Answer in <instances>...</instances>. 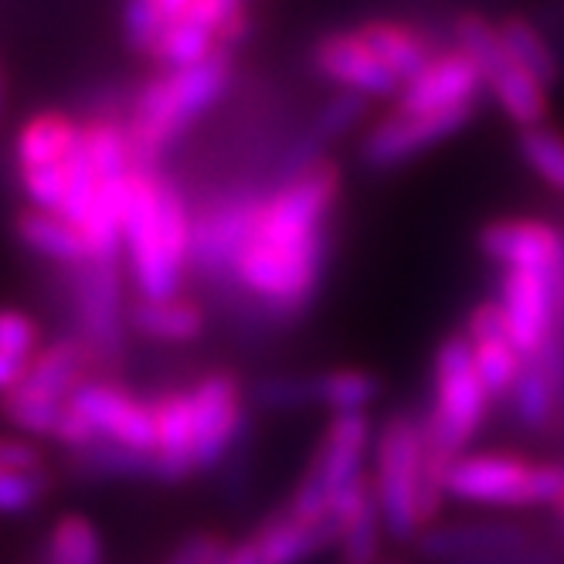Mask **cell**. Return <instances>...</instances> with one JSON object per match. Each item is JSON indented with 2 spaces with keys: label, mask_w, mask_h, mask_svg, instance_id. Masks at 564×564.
<instances>
[{
  "label": "cell",
  "mask_w": 564,
  "mask_h": 564,
  "mask_svg": "<svg viewBox=\"0 0 564 564\" xmlns=\"http://www.w3.org/2000/svg\"><path fill=\"white\" fill-rule=\"evenodd\" d=\"M235 83V55L215 52L200 65L156 72L140 86L130 102L127 130L133 140V153L140 167H156L197 119H205Z\"/></svg>",
  "instance_id": "obj_4"
},
{
  "label": "cell",
  "mask_w": 564,
  "mask_h": 564,
  "mask_svg": "<svg viewBox=\"0 0 564 564\" xmlns=\"http://www.w3.org/2000/svg\"><path fill=\"white\" fill-rule=\"evenodd\" d=\"M68 409L96 432V438L119 442V446L143 453V456L156 453L153 401L137 398L133 391L119 388L116 381L89 378L68 398Z\"/></svg>",
  "instance_id": "obj_11"
},
{
  "label": "cell",
  "mask_w": 564,
  "mask_h": 564,
  "mask_svg": "<svg viewBox=\"0 0 564 564\" xmlns=\"http://www.w3.org/2000/svg\"><path fill=\"white\" fill-rule=\"evenodd\" d=\"M194 212L177 181L156 167H133L123 221L127 269L140 300H174L191 269Z\"/></svg>",
  "instance_id": "obj_2"
},
{
  "label": "cell",
  "mask_w": 564,
  "mask_h": 564,
  "mask_svg": "<svg viewBox=\"0 0 564 564\" xmlns=\"http://www.w3.org/2000/svg\"><path fill=\"white\" fill-rule=\"evenodd\" d=\"M45 564H102V541L93 520L83 513H65L48 534Z\"/></svg>",
  "instance_id": "obj_33"
},
{
  "label": "cell",
  "mask_w": 564,
  "mask_h": 564,
  "mask_svg": "<svg viewBox=\"0 0 564 564\" xmlns=\"http://www.w3.org/2000/svg\"><path fill=\"white\" fill-rule=\"evenodd\" d=\"M31 360L34 357H21V354H11V350H0V398H4L8 391H14L28 378Z\"/></svg>",
  "instance_id": "obj_41"
},
{
  "label": "cell",
  "mask_w": 564,
  "mask_h": 564,
  "mask_svg": "<svg viewBox=\"0 0 564 564\" xmlns=\"http://www.w3.org/2000/svg\"><path fill=\"white\" fill-rule=\"evenodd\" d=\"M0 93H4V89H0Z\"/></svg>",
  "instance_id": "obj_46"
},
{
  "label": "cell",
  "mask_w": 564,
  "mask_h": 564,
  "mask_svg": "<svg viewBox=\"0 0 564 564\" xmlns=\"http://www.w3.org/2000/svg\"><path fill=\"white\" fill-rule=\"evenodd\" d=\"M517 153L544 187L564 194V133L554 127H531L517 130Z\"/></svg>",
  "instance_id": "obj_31"
},
{
  "label": "cell",
  "mask_w": 564,
  "mask_h": 564,
  "mask_svg": "<svg viewBox=\"0 0 564 564\" xmlns=\"http://www.w3.org/2000/svg\"><path fill=\"white\" fill-rule=\"evenodd\" d=\"M557 531H561V538H564V517H557Z\"/></svg>",
  "instance_id": "obj_44"
},
{
  "label": "cell",
  "mask_w": 564,
  "mask_h": 564,
  "mask_svg": "<svg viewBox=\"0 0 564 564\" xmlns=\"http://www.w3.org/2000/svg\"><path fill=\"white\" fill-rule=\"evenodd\" d=\"M564 381L554 378L538 360H528L510 391V415L523 432H544L557 419V401H561Z\"/></svg>",
  "instance_id": "obj_24"
},
{
  "label": "cell",
  "mask_w": 564,
  "mask_h": 564,
  "mask_svg": "<svg viewBox=\"0 0 564 564\" xmlns=\"http://www.w3.org/2000/svg\"><path fill=\"white\" fill-rule=\"evenodd\" d=\"M340 191V164L327 153L282 174V181L265 191L252 238L228 279V286L259 313L262 324L286 327L313 306L334 249Z\"/></svg>",
  "instance_id": "obj_1"
},
{
  "label": "cell",
  "mask_w": 564,
  "mask_h": 564,
  "mask_svg": "<svg viewBox=\"0 0 564 564\" xmlns=\"http://www.w3.org/2000/svg\"><path fill=\"white\" fill-rule=\"evenodd\" d=\"M473 357H476V371L487 384L494 401H507L528 357H523L510 337H490V340H473Z\"/></svg>",
  "instance_id": "obj_32"
},
{
  "label": "cell",
  "mask_w": 564,
  "mask_h": 564,
  "mask_svg": "<svg viewBox=\"0 0 564 564\" xmlns=\"http://www.w3.org/2000/svg\"><path fill=\"white\" fill-rule=\"evenodd\" d=\"M538 463L517 453L479 449L463 453L446 466V500L466 507H490V510H517L538 507L534 500Z\"/></svg>",
  "instance_id": "obj_9"
},
{
  "label": "cell",
  "mask_w": 564,
  "mask_h": 564,
  "mask_svg": "<svg viewBox=\"0 0 564 564\" xmlns=\"http://www.w3.org/2000/svg\"><path fill=\"white\" fill-rule=\"evenodd\" d=\"M497 401L482 384L466 330H453L432 354V401L425 409V446L438 466H449L469 449V442L487 425Z\"/></svg>",
  "instance_id": "obj_5"
},
{
  "label": "cell",
  "mask_w": 564,
  "mask_h": 564,
  "mask_svg": "<svg viewBox=\"0 0 564 564\" xmlns=\"http://www.w3.org/2000/svg\"><path fill=\"white\" fill-rule=\"evenodd\" d=\"M265 564H306L324 551L337 547V523H306L290 507L272 510L252 531Z\"/></svg>",
  "instance_id": "obj_19"
},
{
  "label": "cell",
  "mask_w": 564,
  "mask_h": 564,
  "mask_svg": "<svg viewBox=\"0 0 564 564\" xmlns=\"http://www.w3.org/2000/svg\"><path fill=\"white\" fill-rule=\"evenodd\" d=\"M497 28H500V37H503V45L513 62L534 72L551 89L561 83V58L551 45V37L528 14H507L503 21H497Z\"/></svg>",
  "instance_id": "obj_27"
},
{
  "label": "cell",
  "mask_w": 564,
  "mask_h": 564,
  "mask_svg": "<svg viewBox=\"0 0 564 564\" xmlns=\"http://www.w3.org/2000/svg\"><path fill=\"white\" fill-rule=\"evenodd\" d=\"M83 143L93 160V167L102 181L112 177H130L137 167L133 140L123 119L116 116H93L83 123Z\"/></svg>",
  "instance_id": "obj_28"
},
{
  "label": "cell",
  "mask_w": 564,
  "mask_h": 564,
  "mask_svg": "<svg viewBox=\"0 0 564 564\" xmlns=\"http://www.w3.org/2000/svg\"><path fill=\"white\" fill-rule=\"evenodd\" d=\"M52 490V473H21V469H0V513L14 517L37 507Z\"/></svg>",
  "instance_id": "obj_36"
},
{
  "label": "cell",
  "mask_w": 564,
  "mask_h": 564,
  "mask_svg": "<svg viewBox=\"0 0 564 564\" xmlns=\"http://www.w3.org/2000/svg\"><path fill=\"white\" fill-rule=\"evenodd\" d=\"M156 419V453L153 466L160 482H184L197 473L194 463V401L191 391L171 388L150 398Z\"/></svg>",
  "instance_id": "obj_17"
},
{
  "label": "cell",
  "mask_w": 564,
  "mask_h": 564,
  "mask_svg": "<svg viewBox=\"0 0 564 564\" xmlns=\"http://www.w3.org/2000/svg\"><path fill=\"white\" fill-rule=\"evenodd\" d=\"M551 340L564 344V265L557 269V327H554Z\"/></svg>",
  "instance_id": "obj_43"
},
{
  "label": "cell",
  "mask_w": 564,
  "mask_h": 564,
  "mask_svg": "<svg viewBox=\"0 0 564 564\" xmlns=\"http://www.w3.org/2000/svg\"><path fill=\"white\" fill-rule=\"evenodd\" d=\"M487 93L517 130L544 127L551 119V86H544L534 72H528L513 58H507L487 75Z\"/></svg>",
  "instance_id": "obj_20"
},
{
  "label": "cell",
  "mask_w": 564,
  "mask_h": 564,
  "mask_svg": "<svg viewBox=\"0 0 564 564\" xmlns=\"http://www.w3.org/2000/svg\"><path fill=\"white\" fill-rule=\"evenodd\" d=\"M0 469H21V473H45L48 459L45 449L34 446L31 438L0 435Z\"/></svg>",
  "instance_id": "obj_39"
},
{
  "label": "cell",
  "mask_w": 564,
  "mask_h": 564,
  "mask_svg": "<svg viewBox=\"0 0 564 564\" xmlns=\"http://www.w3.org/2000/svg\"><path fill=\"white\" fill-rule=\"evenodd\" d=\"M218 564H265V557H262L259 544H256V541H252V534H249L246 541L228 544V551L221 554V561H218Z\"/></svg>",
  "instance_id": "obj_42"
},
{
  "label": "cell",
  "mask_w": 564,
  "mask_h": 564,
  "mask_svg": "<svg viewBox=\"0 0 564 564\" xmlns=\"http://www.w3.org/2000/svg\"><path fill=\"white\" fill-rule=\"evenodd\" d=\"M42 347H45L42 344V324H37L31 313L0 306V350L34 357Z\"/></svg>",
  "instance_id": "obj_38"
},
{
  "label": "cell",
  "mask_w": 564,
  "mask_h": 564,
  "mask_svg": "<svg viewBox=\"0 0 564 564\" xmlns=\"http://www.w3.org/2000/svg\"><path fill=\"white\" fill-rule=\"evenodd\" d=\"M482 93H487V75H482V68L466 52L446 45L419 75H412L409 83L401 86L394 109H405V112L466 109V106H479Z\"/></svg>",
  "instance_id": "obj_15"
},
{
  "label": "cell",
  "mask_w": 564,
  "mask_h": 564,
  "mask_svg": "<svg viewBox=\"0 0 564 564\" xmlns=\"http://www.w3.org/2000/svg\"><path fill=\"white\" fill-rule=\"evenodd\" d=\"M497 303L507 319V334L523 357H534L557 327V272L500 269Z\"/></svg>",
  "instance_id": "obj_12"
},
{
  "label": "cell",
  "mask_w": 564,
  "mask_h": 564,
  "mask_svg": "<svg viewBox=\"0 0 564 564\" xmlns=\"http://www.w3.org/2000/svg\"><path fill=\"white\" fill-rule=\"evenodd\" d=\"M72 275V313L83 337L102 365H116L123 357V334L130 327L123 262L89 259L68 269Z\"/></svg>",
  "instance_id": "obj_7"
},
{
  "label": "cell",
  "mask_w": 564,
  "mask_h": 564,
  "mask_svg": "<svg viewBox=\"0 0 564 564\" xmlns=\"http://www.w3.org/2000/svg\"><path fill=\"white\" fill-rule=\"evenodd\" d=\"M83 143V123H75L65 112H37L18 130L14 140V160L18 167H45V164H65V160Z\"/></svg>",
  "instance_id": "obj_23"
},
{
  "label": "cell",
  "mask_w": 564,
  "mask_h": 564,
  "mask_svg": "<svg viewBox=\"0 0 564 564\" xmlns=\"http://www.w3.org/2000/svg\"><path fill=\"white\" fill-rule=\"evenodd\" d=\"M476 249L497 269L557 272L564 265V228L547 218L507 215L476 231Z\"/></svg>",
  "instance_id": "obj_13"
},
{
  "label": "cell",
  "mask_w": 564,
  "mask_h": 564,
  "mask_svg": "<svg viewBox=\"0 0 564 564\" xmlns=\"http://www.w3.org/2000/svg\"><path fill=\"white\" fill-rule=\"evenodd\" d=\"M68 456L75 459L78 469H86L93 476H119V479H153L156 476L153 456L133 453L109 438H96L86 449L68 453Z\"/></svg>",
  "instance_id": "obj_34"
},
{
  "label": "cell",
  "mask_w": 564,
  "mask_h": 564,
  "mask_svg": "<svg viewBox=\"0 0 564 564\" xmlns=\"http://www.w3.org/2000/svg\"><path fill=\"white\" fill-rule=\"evenodd\" d=\"M313 72L330 83L334 89L360 93L375 99H398L401 96V78L368 48V42L354 28L350 31H330L324 37H316V45L310 52Z\"/></svg>",
  "instance_id": "obj_14"
},
{
  "label": "cell",
  "mask_w": 564,
  "mask_h": 564,
  "mask_svg": "<svg viewBox=\"0 0 564 564\" xmlns=\"http://www.w3.org/2000/svg\"><path fill=\"white\" fill-rule=\"evenodd\" d=\"M208 313L197 300H137L130 306V330L156 344H191L205 334Z\"/></svg>",
  "instance_id": "obj_22"
},
{
  "label": "cell",
  "mask_w": 564,
  "mask_h": 564,
  "mask_svg": "<svg viewBox=\"0 0 564 564\" xmlns=\"http://www.w3.org/2000/svg\"><path fill=\"white\" fill-rule=\"evenodd\" d=\"M269 187H249L238 184L225 191L221 197L208 200L205 208L194 215V235H191V269L215 282V286H228L235 259L252 238L262 197Z\"/></svg>",
  "instance_id": "obj_6"
},
{
  "label": "cell",
  "mask_w": 564,
  "mask_h": 564,
  "mask_svg": "<svg viewBox=\"0 0 564 564\" xmlns=\"http://www.w3.org/2000/svg\"><path fill=\"white\" fill-rule=\"evenodd\" d=\"M476 119V106L446 109V112H405L391 109L388 116L365 127L357 140V160L368 171H394L401 164H412L415 156L435 150L459 137Z\"/></svg>",
  "instance_id": "obj_8"
},
{
  "label": "cell",
  "mask_w": 564,
  "mask_h": 564,
  "mask_svg": "<svg viewBox=\"0 0 564 564\" xmlns=\"http://www.w3.org/2000/svg\"><path fill=\"white\" fill-rule=\"evenodd\" d=\"M354 31L365 37L368 48L401 78V83H409L412 75H419L442 48H446L429 28L398 21V18H371V21H360Z\"/></svg>",
  "instance_id": "obj_18"
},
{
  "label": "cell",
  "mask_w": 564,
  "mask_h": 564,
  "mask_svg": "<svg viewBox=\"0 0 564 564\" xmlns=\"http://www.w3.org/2000/svg\"><path fill=\"white\" fill-rule=\"evenodd\" d=\"M313 381H316V405L327 409L330 415H368L381 398L378 375L360 368H330L313 375Z\"/></svg>",
  "instance_id": "obj_26"
},
{
  "label": "cell",
  "mask_w": 564,
  "mask_h": 564,
  "mask_svg": "<svg viewBox=\"0 0 564 564\" xmlns=\"http://www.w3.org/2000/svg\"><path fill=\"white\" fill-rule=\"evenodd\" d=\"M215 52H225L218 45V31L200 24L187 14H181L177 21H171L160 37L150 48V62L160 68V72H177V68H191V65H200L205 58H212Z\"/></svg>",
  "instance_id": "obj_25"
},
{
  "label": "cell",
  "mask_w": 564,
  "mask_h": 564,
  "mask_svg": "<svg viewBox=\"0 0 564 564\" xmlns=\"http://www.w3.org/2000/svg\"><path fill=\"white\" fill-rule=\"evenodd\" d=\"M381 564H398V561H381Z\"/></svg>",
  "instance_id": "obj_45"
},
{
  "label": "cell",
  "mask_w": 564,
  "mask_h": 564,
  "mask_svg": "<svg viewBox=\"0 0 564 564\" xmlns=\"http://www.w3.org/2000/svg\"><path fill=\"white\" fill-rule=\"evenodd\" d=\"M371 482L388 541L415 544L438 520L446 507V466L429 456L425 419L415 409H398L378 425Z\"/></svg>",
  "instance_id": "obj_3"
},
{
  "label": "cell",
  "mask_w": 564,
  "mask_h": 564,
  "mask_svg": "<svg viewBox=\"0 0 564 564\" xmlns=\"http://www.w3.org/2000/svg\"><path fill=\"white\" fill-rule=\"evenodd\" d=\"M368 116H371V99L360 96V93H347V89H337L324 106L316 109L310 130L303 133L313 147L324 150L327 143L334 140H344L347 133L368 127Z\"/></svg>",
  "instance_id": "obj_30"
},
{
  "label": "cell",
  "mask_w": 564,
  "mask_h": 564,
  "mask_svg": "<svg viewBox=\"0 0 564 564\" xmlns=\"http://www.w3.org/2000/svg\"><path fill=\"white\" fill-rule=\"evenodd\" d=\"M14 231L24 249H31L34 256H42L48 262H58L65 269H75L93 259L86 235L55 212L24 208L14 218Z\"/></svg>",
  "instance_id": "obj_21"
},
{
  "label": "cell",
  "mask_w": 564,
  "mask_h": 564,
  "mask_svg": "<svg viewBox=\"0 0 564 564\" xmlns=\"http://www.w3.org/2000/svg\"><path fill=\"white\" fill-rule=\"evenodd\" d=\"M249 398L265 412H303L316 405V381L313 375H265L252 384Z\"/></svg>",
  "instance_id": "obj_35"
},
{
  "label": "cell",
  "mask_w": 564,
  "mask_h": 564,
  "mask_svg": "<svg viewBox=\"0 0 564 564\" xmlns=\"http://www.w3.org/2000/svg\"><path fill=\"white\" fill-rule=\"evenodd\" d=\"M191 401L197 473H215L246 432V391L231 371H212L191 388Z\"/></svg>",
  "instance_id": "obj_10"
},
{
  "label": "cell",
  "mask_w": 564,
  "mask_h": 564,
  "mask_svg": "<svg viewBox=\"0 0 564 564\" xmlns=\"http://www.w3.org/2000/svg\"><path fill=\"white\" fill-rule=\"evenodd\" d=\"M538 541L523 523L510 520H466V523H432L415 541L419 554L435 564H453L463 557L497 554Z\"/></svg>",
  "instance_id": "obj_16"
},
{
  "label": "cell",
  "mask_w": 564,
  "mask_h": 564,
  "mask_svg": "<svg viewBox=\"0 0 564 564\" xmlns=\"http://www.w3.org/2000/svg\"><path fill=\"white\" fill-rule=\"evenodd\" d=\"M449 42H453V48L466 52L482 68V75H490L497 65H503L510 58L497 21L482 18L476 11H459L449 18Z\"/></svg>",
  "instance_id": "obj_29"
},
{
  "label": "cell",
  "mask_w": 564,
  "mask_h": 564,
  "mask_svg": "<svg viewBox=\"0 0 564 564\" xmlns=\"http://www.w3.org/2000/svg\"><path fill=\"white\" fill-rule=\"evenodd\" d=\"M453 564H561V554H557V547H551L544 541H531L523 547L479 554V557H463V561H453Z\"/></svg>",
  "instance_id": "obj_40"
},
{
  "label": "cell",
  "mask_w": 564,
  "mask_h": 564,
  "mask_svg": "<svg viewBox=\"0 0 564 564\" xmlns=\"http://www.w3.org/2000/svg\"><path fill=\"white\" fill-rule=\"evenodd\" d=\"M18 181H21L24 197L31 200V208H42V212H55V215H62V205H65V187H68L65 164L18 167Z\"/></svg>",
  "instance_id": "obj_37"
}]
</instances>
